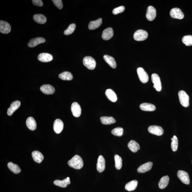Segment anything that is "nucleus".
I'll list each match as a JSON object with an SVG mask.
<instances>
[{
  "instance_id": "28",
  "label": "nucleus",
  "mask_w": 192,
  "mask_h": 192,
  "mask_svg": "<svg viewBox=\"0 0 192 192\" xmlns=\"http://www.w3.org/2000/svg\"><path fill=\"white\" fill-rule=\"evenodd\" d=\"M105 95L110 100L115 102L117 100V97L115 93L111 89H107L105 92Z\"/></svg>"
},
{
  "instance_id": "27",
  "label": "nucleus",
  "mask_w": 192,
  "mask_h": 192,
  "mask_svg": "<svg viewBox=\"0 0 192 192\" xmlns=\"http://www.w3.org/2000/svg\"><path fill=\"white\" fill-rule=\"evenodd\" d=\"M128 148L133 152L136 153L140 149V145L136 141L131 140L128 143Z\"/></svg>"
},
{
  "instance_id": "18",
  "label": "nucleus",
  "mask_w": 192,
  "mask_h": 192,
  "mask_svg": "<svg viewBox=\"0 0 192 192\" xmlns=\"http://www.w3.org/2000/svg\"><path fill=\"white\" fill-rule=\"evenodd\" d=\"M113 29L111 27H108L103 31L102 37L105 40H108L113 37Z\"/></svg>"
},
{
  "instance_id": "13",
  "label": "nucleus",
  "mask_w": 192,
  "mask_h": 192,
  "mask_svg": "<svg viewBox=\"0 0 192 192\" xmlns=\"http://www.w3.org/2000/svg\"><path fill=\"white\" fill-rule=\"evenodd\" d=\"M64 127V124L60 119H57L55 120L54 124V130L55 132L59 134L62 132Z\"/></svg>"
},
{
  "instance_id": "34",
  "label": "nucleus",
  "mask_w": 192,
  "mask_h": 192,
  "mask_svg": "<svg viewBox=\"0 0 192 192\" xmlns=\"http://www.w3.org/2000/svg\"><path fill=\"white\" fill-rule=\"evenodd\" d=\"M100 120L102 123L104 124H110L116 122L115 119L113 117H101Z\"/></svg>"
},
{
  "instance_id": "5",
  "label": "nucleus",
  "mask_w": 192,
  "mask_h": 192,
  "mask_svg": "<svg viewBox=\"0 0 192 192\" xmlns=\"http://www.w3.org/2000/svg\"><path fill=\"white\" fill-rule=\"evenodd\" d=\"M151 79L154 84L153 88L155 89L157 91H161L162 90V84L159 76L156 73L153 74L152 75Z\"/></svg>"
},
{
  "instance_id": "15",
  "label": "nucleus",
  "mask_w": 192,
  "mask_h": 192,
  "mask_svg": "<svg viewBox=\"0 0 192 192\" xmlns=\"http://www.w3.org/2000/svg\"><path fill=\"white\" fill-rule=\"evenodd\" d=\"M45 39L43 37H37L32 39L28 43V46L30 47H33L39 44L45 42Z\"/></svg>"
},
{
  "instance_id": "3",
  "label": "nucleus",
  "mask_w": 192,
  "mask_h": 192,
  "mask_svg": "<svg viewBox=\"0 0 192 192\" xmlns=\"http://www.w3.org/2000/svg\"><path fill=\"white\" fill-rule=\"evenodd\" d=\"M83 63L84 66L90 70H93L96 66V61L90 56H86L84 58Z\"/></svg>"
},
{
  "instance_id": "36",
  "label": "nucleus",
  "mask_w": 192,
  "mask_h": 192,
  "mask_svg": "<svg viewBox=\"0 0 192 192\" xmlns=\"http://www.w3.org/2000/svg\"><path fill=\"white\" fill-rule=\"evenodd\" d=\"M172 141L171 144V148L173 151L176 152L178 148V141L176 136H174L173 138H171Z\"/></svg>"
},
{
  "instance_id": "19",
  "label": "nucleus",
  "mask_w": 192,
  "mask_h": 192,
  "mask_svg": "<svg viewBox=\"0 0 192 192\" xmlns=\"http://www.w3.org/2000/svg\"><path fill=\"white\" fill-rule=\"evenodd\" d=\"M153 164L152 162H151L142 164L138 168V172L139 173H144L149 171L152 167Z\"/></svg>"
},
{
  "instance_id": "1",
  "label": "nucleus",
  "mask_w": 192,
  "mask_h": 192,
  "mask_svg": "<svg viewBox=\"0 0 192 192\" xmlns=\"http://www.w3.org/2000/svg\"><path fill=\"white\" fill-rule=\"evenodd\" d=\"M68 165L76 169H81L83 167L84 163L82 158L79 155H75L68 162Z\"/></svg>"
},
{
  "instance_id": "4",
  "label": "nucleus",
  "mask_w": 192,
  "mask_h": 192,
  "mask_svg": "<svg viewBox=\"0 0 192 192\" xmlns=\"http://www.w3.org/2000/svg\"><path fill=\"white\" fill-rule=\"evenodd\" d=\"M148 37V33L143 30H138L134 33V38L135 40L141 41L145 40Z\"/></svg>"
},
{
  "instance_id": "2",
  "label": "nucleus",
  "mask_w": 192,
  "mask_h": 192,
  "mask_svg": "<svg viewBox=\"0 0 192 192\" xmlns=\"http://www.w3.org/2000/svg\"><path fill=\"white\" fill-rule=\"evenodd\" d=\"M179 100L183 106L187 107L189 105V97L184 91L180 90L178 93Z\"/></svg>"
},
{
  "instance_id": "23",
  "label": "nucleus",
  "mask_w": 192,
  "mask_h": 192,
  "mask_svg": "<svg viewBox=\"0 0 192 192\" xmlns=\"http://www.w3.org/2000/svg\"><path fill=\"white\" fill-rule=\"evenodd\" d=\"M102 23V19H99L95 21H91L88 25V28L90 30H94L99 27Z\"/></svg>"
},
{
  "instance_id": "32",
  "label": "nucleus",
  "mask_w": 192,
  "mask_h": 192,
  "mask_svg": "<svg viewBox=\"0 0 192 192\" xmlns=\"http://www.w3.org/2000/svg\"><path fill=\"white\" fill-rule=\"evenodd\" d=\"M8 166L9 169L14 174L19 173L21 171L19 166L17 164H14L12 162H10L8 163Z\"/></svg>"
},
{
  "instance_id": "42",
  "label": "nucleus",
  "mask_w": 192,
  "mask_h": 192,
  "mask_svg": "<svg viewBox=\"0 0 192 192\" xmlns=\"http://www.w3.org/2000/svg\"><path fill=\"white\" fill-rule=\"evenodd\" d=\"M33 3L35 5L41 7L43 5V2L41 0H33Z\"/></svg>"
},
{
  "instance_id": "22",
  "label": "nucleus",
  "mask_w": 192,
  "mask_h": 192,
  "mask_svg": "<svg viewBox=\"0 0 192 192\" xmlns=\"http://www.w3.org/2000/svg\"><path fill=\"white\" fill-rule=\"evenodd\" d=\"M26 124L27 127L30 130L33 131L37 128V123L34 118L30 117L27 118L26 121Z\"/></svg>"
},
{
  "instance_id": "7",
  "label": "nucleus",
  "mask_w": 192,
  "mask_h": 192,
  "mask_svg": "<svg viewBox=\"0 0 192 192\" xmlns=\"http://www.w3.org/2000/svg\"><path fill=\"white\" fill-rule=\"evenodd\" d=\"M177 176L180 180L184 184L189 185L190 183L189 176L187 172L183 170H179L177 173Z\"/></svg>"
},
{
  "instance_id": "37",
  "label": "nucleus",
  "mask_w": 192,
  "mask_h": 192,
  "mask_svg": "<svg viewBox=\"0 0 192 192\" xmlns=\"http://www.w3.org/2000/svg\"><path fill=\"white\" fill-rule=\"evenodd\" d=\"M182 41L186 46H192V36L190 35L185 36L183 38Z\"/></svg>"
},
{
  "instance_id": "10",
  "label": "nucleus",
  "mask_w": 192,
  "mask_h": 192,
  "mask_svg": "<svg viewBox=\"0 0 192 192\" xmlns=\"http://www.w3.org/2000/svg\"><path fill=\"white\" fill-rule=\"evenodd\" d=\"M11 27L10 24L5 21H0V32L3 34H7L11 31Z\"/></svg>"
},
{
  "instance_id": "11",
  "label": "nucleus",
  "mask_w": 192,
  "mask_h": 192,
  "mask_svg": "<svg viewBox=\"0 0 192 192\" xmlns=\"http://www.w3.org/2000/svg\"><path fill=\"white\" fill-rule=\"evenodd\" d=\"M71 110L74 117H78L81 116L82 113L81 107L77 103L74 102L72 103L71 105Z\"/></svg>"
},
{
  "instance_id": "24",
  "label": "nucleus",
  "mask_w": 192,
  "mask_h": 192,
  "mask_svg": "<svg viewBox=\"0 0 192 192\" xmlns=\"http://www.w3.org/2000/svg\"><path fill=\"white\" fill-rule=\"evenodd\" d=\"M54 183V185L59 187H66L67 185L70 184L71 181L69 177H67V178L63 179L62 180H55Z\"/></svg>"
},
{
  "instance_id": "21",
  "label": "nucleus",
  "mask_w": 192,
  "mask_h": 192,
  "mask_svg": "<svg viewBox=\"0 0 192 192\" xmlns=\"http://www.w3.org/2000/svg\"><path fill=\"white\" fill-rule=\"evenodd\" d=\"M32 155L33 160L37 163H41L44 159L43 154L39 151H33L32 153Z\"/></svg>"
},
{
  "instance_id": "20",
  "label": "nucleus",
  "mask_w": 192,
  "mask_h": 192,
  "mask_svg": "<svg viewBox=\"0 0 192 192\" xmlns=\"http://www.w3.org/2000/svg\"><path fill=\"white\" fill-rule=\"evenodd\" d=\"M53 58L51 54L43 53L39 55L38 56V59L41 62H50L53 60Z\"/></svg>"
},
{
  "instance_id": "41",
  "label": "nucleus",
  "mask_w": 192,
  "mask_h": 192,
  "mask_svg": "<svg viewBox=\"0 0 192 192\" xmlns=\"http://www.w3.org/2000/svg\"><path fill=\"white\" fill-rule=\"evenodd\" d=\"M52 1L54 5L59 9H62L63 7L62 1H61V0H53Z\"/></svg>"
},
{
  "instance_id": "9",
  "label": "nucleus",
  "mask_w": 192,
  "mask_h": 192,
  "mask_svg": "<svg viewBox=\"0 0 192 192\" xmlns=\"http://www.w3.org/2000/svg\"><path fill=\"white\" fill-rule=\"evenodd\" d=\"M148 131L150 133L161 136L163 134L164 130L161 126L157 125H152L149 127Z\"/></svg>"
},
{
  "instance_id": "40",
  "label": "nucleus",
  "mask_w": 192,
  "mask_h": 192,
  "mask_svg": "<svg viewBox=\"0 0 192 192\" xmlns=\"http://www.w3.org/2000/svg\"><path fill=\"white\" fill-rule=\"evenodd\" d=\"M125 10V7L124 6L115 8L113 11V13L114 15H117L123 12Z\"/></svg>"
},
{
  "instance_id": "17",
  "label": "nucleus",
  "mask_w": 192,
  "mask_h": 192,
  "mask_svg": "<svg viewBox=\"0 0 192 192\" xmlns=\"http://www.w3.org/2000/svg\"><path fill=\"white\" fill-rule=\"evenodd\" d=\"M40 90L44 94L47 95L53 94L55 90L54 87L49 84L42 86L40 87Z\"/></svg>"
},
{
  "instance_id": "30",
  "label": "nucleus",
  "mask_w": 192,
  "mask_h": 192,
  "mask_svg": "<svg viewBox=\"0 0 192 192\" xmlns=\"http://www.w3.org/2000/svg\"><path fill=\"white\" fill-rule=\"evenodd\" d=\"M138 185V181L134 180L128 182L126 184L125 189L128 191H132L135 190Z\"/></svg>"
},
{
  "instance_id": "6",
  "label": "nucleus",
  "mask_w": 192,
  "mask_h": 192,
  "mask_svg": "<svg viewBox=\"0 0 192 192\" xmlns=\"http://www.w3.org/2000/svg\"><path fill=\"white\" fill-rule=\"evenodd\" d=\"M139 79L143 83H147L149 81V76L147 73L142 67H139L137 69Z\"/></svg>"
},
{
  "instance_id": "43",
  "label": "nucleus",
  "mask_w": 192,
  "mask_h": 192,
  "mask_svg": "<svg viewBox=\"0 0 192 192\" xmlns=\"http://www.w3.org/2000/svg\"></svg>"
},
{
  "instance_id": "25",
  "label": "nucleus",
  "mask_w": 192,
  "mask_h": 192,
  "mask_svg": "<svg viewBox=\"0 0 192 192\" xmlns=\"http://www.w3.org/2000/svg\"><path fill=\"white\" fill-rule=\"evenodd\" d=\"M140 108L142 110L148 111H154L156 109L155 105L148 103H143L141 104Z\"/></svg>"
},
{
  "instance_id": "33",
  "label": "nucleus",
  "mask_w": 192,
  "mask_h": 192,
  "mask_svg": "<svg viewBox=\"0 0 192 192\" xmlns=\"http://www.w3.org/2000/svg\"><path fill=\"white\" fill-rule=\"evenodd\" d=\"M60 79L65 81H71L73 79V76L72 73L68 72H64L59 75Z\"/></svg>"
},
{
  "instance_id": "35",
  "label": "nucleus",
  "mask_w": 192,
  "mask_h": 192,
  "mask_svg": "<svg viewBox=\"0 0 192 192\" xmlns=\"http://www.w3.org/2000/svg\"><path fill=\"white\" fill-rule=\"evenodd\" d=\"M115 166L118 170L121 169L122 166V159L120 156L116 155L114 156Z\"/></svg>"
},
{
  "instance_id": "29",
  "label": "nucleus",
  "mask_w": 192,
  "mask_h": 192,
  "mask_svg": "<svg viewBox=\"0 0 192 192\" xmlns=\"http://www.w3.org/2000/svg\"><path fill=\"white\" fill-rule=\"evenodd\" d=\"M33 20L35 22L40 24H44L47 21V19L43 14H35L33 16Z\"/></svg>"
},
{
  "instance_id": "31",
  "label": "nucleus",
  "mask_w": 192,
  "mask_h": 192,
  "mask_svg": "<svg viewBox=\"0 0 192 192\" xmlns=\"http://www.w3.org/2000/svg\"><path fill=\"white\" fill-rule=\"evenodd\" d=\"M169 178L168 176L162 177L158 183V186L161 189H163L168 185L169 182Z\"/></svg>"
},
{
  "instance_id": "14",
  "label": "nucleus",
  "mask_w": 192,
  "mask_h": 192,
  "mask_svg": "<svg viewBox=\"0 0 192 192\" xmlns=\"http://www.w3.org/2000/svg\"><path fill=\"white\" fill-rule=\"evenodd\" d=\"M105 167V162L104 158L102 155H100L99 156L96 164L97 170L99 172H102L104 170Z\"/></svg>"
},
{
  "instance_id": "26",
  "label": "nucleus",
  "mask_w": 192,
  "mask_h": 192,
  "mask_svg": "<svg viewBox=\"0 0 192 192\" xmlns=\"http://www.w3.org/2000/svg\"><path fill=\"white\" fill-rule=\"evenodd\" d=\"M104 59L105 62L112 68H115L117 67V63L114 58L113 57L108 55H105L104 56Z\"/></svg>"
},
{
  "instance_id": "16",
  "label": "nucleus",
  "mask_w": 192,
  "mask_h": 192,
  "mask_svg": "<svg viewBox=\"0 0 192 192\" xmlns=\"http://www.w3.org/2000/svg\"><path fill=\"white\" fill-rule=\"evenodd\" d=\"M20 102L19 101H16L12 102L10 105V107L8 109V115L9 116H11L13 114L14 112L20 107Z\"/></svg>"
},
{
  "instance_id": "8",
  "label": "nucleus",
  "mask_w": 192,
  "mask_h": 192,
  "mask_svg": "<svg viewBox=\"0 0 192 192\" xmlns=\"http://www.w3.org/2000/svg\"><path fill=\"white\" fill-rule=\"evenodd\" d=\"M170 14L172 18L178 19H182L184 16L181 9L177 8H173L171 10Z\"/></svg>"
},
{
  "instance_id": "38",
  "label": "nucleus",
  "mask_w": 192,
  "mask_h": 192,
  "mask_svg": "<svg viewBox=\"0 0 192 192\" xmlns=\"http://www.w3.org/2000/svg\"><path fill=\"white\" fill-rule=\"evenodd\" d=\"M123 128L122 127H117L111 131L112 134L117 136H121L123 135Z\"/></svg>"
},
{
  "instance_id": "12",
  "label": "nucleus",
  "mask_w": 192,
  "mask_h": 192,
  "mask_svg": "<svg viewBox=\"0 0 192 192\" xmlns=\"http://www.w3.org/2000/svg\"><path fill=\"white\" fill-rule=\"evenodd\" d=\"M156 16V10L152 6L148 7L146 14V18L149 21H152L155 19Z\"/></svg>"
},
{
  "instance_id": "39",
  "label": "nucleus",
  "mask_w": 192,
  "mask_h": 192,
  "mask_svg": "<svg viewBox=\"0 0 192 192\" xmlns=\"http://www.w3.org/2000/svg\"><path fill=\"white\" fill-rule=\"evenodd\" d=\"M76 25L75 24H72L69 25L68 28L65 31V35H68L72 34L74 31Z\"/></svg>"
}]
</instances>
